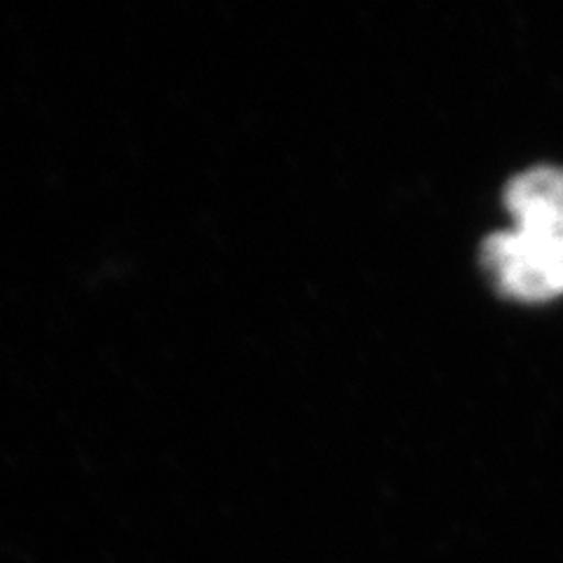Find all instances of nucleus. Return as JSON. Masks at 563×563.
<instances>
[{
  "label": "nucleus",
  "instance_id": "1",
  "mask_svg": "<svg viewBox=\"0 0 563 563\" xmlns=\"http://www.w3.org/2000/svg\"><path fill=\"white\" fill-rule=\"evenodd\" d=\"M512 231L484 242V266L496 287L517 301L563 296V169L536 167L507 184Z\"/></svg>",
  "mask_w": 563,
  "mask_h": 563
}]
</instances>
